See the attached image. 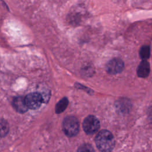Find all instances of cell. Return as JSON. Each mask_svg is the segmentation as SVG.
<instances>
[{"label":"cell","mask_w":152,"mask_h":152,"mask_svg":"<svg viewBox=\"0 0 152 152\" xmlns=\"http://www.w3.org/2000/svg\"><path fill=\"white\" fill-rule=\"evenodd\" d=\"M95 142L97 148L101 151H110L115 145V141L113 134L109 131L103 129L96 135Z\"/></svg>","instance_id":"6da1fadb"},{"label":"cell","mask_w":152,"mask_h":152,"mask_svg":"<svg viewBox=\"0 0 152 152\" xmlns=\"http://www.w3.org/2000/svg\"><path fill=\"white\" fill-rule=\"evenodd\" d=\"M62 129L66 136L69 137L75 136L78 133L80 129L78 119L73 116L65 118L62 123Z\"/></svg>","instance_id":"7a4b0ae2"},{"label":"cell","mask_w":152,"mask_h":152,"mask_svg":"<svg viewBox=\"0 0 152 152\" xmlns=\"http://www.w3.org/2000/svg\"><path fill=\"white\" fill-rule=\"evenodd\" d=\"M83 128L87 134H94L100 128V122L96 116L89 115L84 119L83 123Z\"/></svg>","instance_id":"3957f363"},{"label":"cell","mask_w":152,"mask_h":152,"mask_svg":"<svg viewBox=\"0 0 152 152\" xmlns=\"http://www.w3.org/2000/svg\"><path fill=\"white\" fill-rule=\"evenodd\" d=\"M24 100L28 109L35 110L40 107L43 102V97L41 94L34 92L28 94L24 97Z\"/></svg>","instance_id":"277c9868"},{"label":"cell","mask_w":152,"mask_h":152,"mask_svg":"<svg viewBox=\"0 0 152 152\" xmlns=\"http://www.w3.org/2000/svg\"><path fill=\"white\" fill-rule=\"evenodd\" d=\"M124 68V63L119 58H113L110 60L106 65V72L112 75L121 72Z\"/></svg>","instance_id":"5b68a950"},{"label":"cell","mask_w":152,"mask_h":152,"mask_svg":"<svg viewBox=\"0 0 152 152\" xmlns=\"http://www.w3.org/2000/svg\"><path fill=\"white\" fill-rule=\"evenodd\" d=\"M12 106L15 110L20 113H24L28 109L25 102L24 97L23 96H17L14 98Z\"/></svg>","instance_id":"8992f818"},{"label":"cell","mask_w":152,"mask_h":152,"mask_svg":"<svg viewBox=\"0 0 152 152\" xmlns=\"http://www.w3.org/2000/svg\"><path fill=\"white\" fill-rule=\"evenodd\" d=\"M150 65L147 60H143L140 64L137 69V75L141 78H145L150 74Z\"/></svg>","instance_id":"52a82bcc"},{"label":"cell","mask_w":152,"mask_h":152,"mask_svg":"<svg viewBox=\"0 0 152 152\" xmlns=\"http://www.w3.org/2000/svg\"><path fill=\"white\" fill-rule=\"evenodd\" d=\"M116 108L121 113H126L130 109V102L126 99H122L116 103Z\"/></svg>","instance_id":"ba28073f"},{"label":"cell","mask_w":152,"mask_h":152,"mask_svg":"<svg viewBox=\"0 0 152 152\" xmlns=\"http://www.w3.org/2000/svg\"><path fill=\"white\" fill-rule=\"evenodd\" d=\"M68 104V100L66 97H64L60 100L55 106V112L56 113H61L63 112Z\"/></svg>","instance_id":"9c48e42d"},{"label":"cell","mask_w":152,"mask_h":152,"mask_svg":"<svg viewBox=\"0 0 152 152\" xmlns=\"http://www.w3.org/2000/svg\"><path fill=\"white\" fill-rule=\"evenodd\" d=\"M9 129L8 122L4 119H0V137H5L9 132Z\"/></svg>","instance_id":"30bf717a"},{"label":"cell","mask_w":152,"mask_h":152,"mask_svg":"<svg viewBox=\"0 0 152 152\" xmlns=\"http://www.w3.org/2000/svg\"><path fill=\"white\" fill-rule=\"evenodd\" d=\"M150 55V48L148 46L145 45L141 48L140 50V56L143 60H147Z\"/></svg>","instance_id":"8fae6325"},{"label":"cell","mask_w":152,"mask_h":152,"mask_svg":"<svg viewBox=\"0 0 152 152\" xmlns=\"http://www.w3.org/2000/svg\"><path fill=\"white\" fill-rule=\"evenodd\" d=\"M78 151H94L93 148L90 144H84L82 146L80 147L78 149Z\"/></svg>","instance_id":"7c38bea8"}]
</instances>
